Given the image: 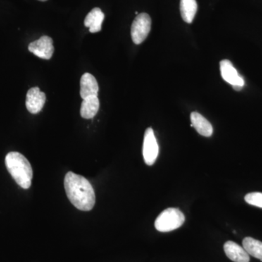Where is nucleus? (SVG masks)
Instances as JSON below:
<instances>
[{
  "mask_svg": "<svg viewBox=\"0 0 262 262\" xmlns=\"http://www.w3.org/2000/svg\"><path fill=\"white\" fill-rule=\"evenodd\" d=\"M66 193L72 204L77 209L89 211L93 209L96 203V195L93 186L87 179L68 172L65 176Z\"/></svg>",
  "mask_w": 262,
  "mask_h": 262,
  "instance_id": "1",
  "label": "nucleus"
},
{
  "mask_svg": "<svg viewBox=\"0 0 262 262\" xmlns=\"http://www.w3.org/2000/svg\"><path fill=\"white\" fill-rule=\"evenodd\" d=\"M159 154V146L155 138L154 130L148 127L144 134L143 144V156L146 165H152L156 161Z\"/></svg>",
  "mask_w": 262,
  "mask_h": 262,
  "instance_id": "5",
  "label": "nucleus"
},
{
  "mask_svg": "<svg viewBox=\"0 0 262 262\" xmlns=\"http://www.w3.org/2000/svg\"><path fill=\"white\" fill-rule=\"evenodd\" d=\"M99 87L97 80L94 75L90 73H84L80 79V96L82 99L98 96Z\"/></svg>",
  "mask_w": 262,
  "mask_h": 262,
  "instance_id": "9",
  "label": "nucleus"
},
{
  "mask_svg": "<svg viewBox=\"0 0 262 262\" xmlns=\"http://www.w3.org/2000/svg\"><path fill=\"white\" fill-rule=\"evenodd\" d=\"M220 70L222 78L229 84H232L235 91H241L244 88V78L239 75L232 62L227 59L221 61Z\"/></svg>",
  "mask_w": 262,
  "mask_h": 262,
  "instance_id": "6",
  "label": "nucleus"
},
{
  "mask_svg": "<svg viewBox=\"0 0 262 262\" xmlns=\"http://www.w3.org/2000/svg\"><path fill=\"white\" fill-rule=\"evenodd\" d=\"M104 18V13H103L102 10L100 8H95L84 18V26L89 27L91 33L99 32L101 30V25Z\"/></svg>",
  "mask_w": 262,
  "mask_h": 262,
  "instance_id": "12",
  "label": "nucleus"
},
{
  "mask_svg": "<svg viewBox=\"0 0 262 262\" xmlns=\"http://www.w3.org/2000/svg\"><path fill=\"white\" fill-rule=\"evenodd\" d=\"M151 20L147 13H140L136 17L131 26L133 42L139 45L144 42L151 31Z\"/></svg>",
  "mask_w": 262,
  "mask_h": 262,
  "instance_id": "4",
  "label": "nucleus"
},
{
  "mask_svg": "<svg viewBox=\"0 0 262 262\" xmlns=\"http://www.w3.org/2000/svg\"><path fill=\"white\" fill-rule=\"evenodd\" d=\"M180 11L182 19L186 23H192L198 11L196 0H181Z\"/></svg>",
  "mask_w": 262,
  "mask_h": 262,
  "instance_id": "14",
  "label": "nucleus"
},
{
  "mask_svg": "<svg viewBox=\"0 0 262 262\" xmlns=\"http://www.w3.org/2000/svg\"><path fill=\"white\" fill-rule=\"evenodd\" d=\"M245 201L251 206L258 207L262 208V193L261 192H251L248 193L245 196Z\"/></svg>",
  "mask_w": 262,
  "mask_h": 262,
  "instance_id": "16",
  "label": "nucleus"
},
{
  "mask_svg": "<svg viewBox=\"0 0 262 262\" xmlns=\"http://www.w3.org/2000/svg\"><path fill=\"white\" fill-rule=\"evenodd\" d=\"M7 169L15 182L24 189L32 185L33 170L29 160L20 153L11 151L5 157Z\"/></svg>",
  "mask_w": 262,
  "mask_h": 262,
  "instance_id": "2",
  "label": "nucleus"
},
{
  "mask_svg": "<svg viewBox=\"0 0 262 262\" xmlns=\"http://www.w3.org/2000/svg\"><path fill=\"white\" fill-rule=\"evenodd\" d=\"M225 254L229 259L234 262H249V254L244 247L233 241H227L224 245Z\"/></svg>",
  "mask_w": 262,
  "mask_h": 262,
  "instance_id": "10",
  "label": "nucleus"
},
{
  "mask_svg": "<svg viewBox=\"0 0 262 262\" xmlns=\"http://www.w3.org/2000/svg\"><path fill=\"white\" fill-rule=\"evenodd\" d=\"M185 222V215L178 208H169L164 210L156 219L155 227L160 232H168L182 227Z\"/></svg>",
  "mask_w": 262,
  "mask_h": 262,
  "instance_id": "3",
  "label": "nucleus"
},
{
  "mask_svg": "<svg viewBox=\"0 0 262 262\" xmlns=\"http://www.w3.org/2000/svg\"><path fill=\"white\" fill-rule=\"evenodd\" d=\"M29 51L42 59H51L54 52L52 38L48 36H42L37 40L29 45Z\"/></svg>",
  "mask_w": 262,
  "mask_h": 262,
  "instance_id": "7",
  "label": "nucleus"
},
{
  "mask_svg": "<svg viewBox=\"0 0 262 262\" xmlns=\"http://www.w3.org/2000/svg\"><path fill=\"white\" fill-rule=\"evenodd\" d=\"M243 246L248 254L262 261V242L261 241L253 237H247L243 241Z\"/></svg>",
  "mask_w": 262,
  "mask_h": 262,
  "instance_id": "15",
  "label": "nucleus"
},
{
  "mask_svg": "<svg viewBox=\"0 0 262 262\" xmlns=\"http://www.w3.org/2000/svg\"><path fill=\"white\" fill-rule=\"evenodd\" d=\"M191 127H194L198 134L205 137H210L213 134V130L210 122L201 114L193 112L191 113Z\"/></svg>",
  "mask_w": 262,
  "mask_h": 262,
  "instance_id": "11",
  "label": "nucleus"
},
{
  "mask_svg": "<svg viewBox=\"0 0 262 262\" xmlns=\"http://www.w3.org/2000/svg\"><path fill=\"white\" fill-rule=\"evenodd\" d=\"M46 101V96L39 88L29 89L26 98V106L29 113L37 114L42 111Z\"/></svg>",
  "mask_w": 262,
  "mask_h": 262,
  "instance_id": "8",
  "label": "nucleus"
},
{
  "mask_svg": "<svg viewBox=\"0 0 262 262\" xmlns=\"http://www.w3.org/2000/svg\"><path fill=\"white\" fill-rule=\"evenodd\" d=\"M39 1L46 2V1H47V0H39Z\"/></svg>",
  "mask_w": 262,
  "mask_h": 262,
  "instance_id": "17",
  "label": "nucleus"
},
{
  "mask_svg": "<svg viewBox=\"0 0 262 262\" xmlns=\"http://www.w3.org/2000/svg\"><path fill=\"white\" fill-rule=\"evenodd\" d=\"M99 107L100 102L98 96L85 98L81 104V117L84 119H92L98 113Z\"/></svg>",
  "mask_w": 262,
  "mask_h": 262,
  "instance_id": "13",
  "label": "nucleus"
}]
</instances>
